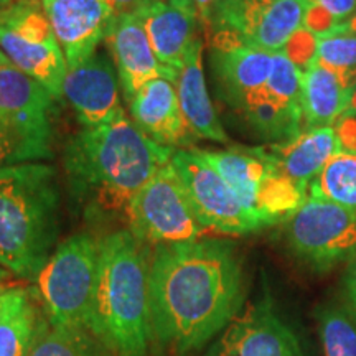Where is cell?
<instances>
[{"label":"cell","mask_w":356,"mask_h":356,"mask_svg":"<svg viewBox=\"0 0 356 356\" xmlns=\"http://www.w3.org/2000/svg\"><path fill=\"white\" fill-rule=\"evenodd\" d=\"M129 114L149 139L168 149H188L197 140L181 113L175 84L168 78L144 84L129 101Z\"/></svg>","instance_id":"cell-19"},{"label":"cell","mask_w":356,"mask_h":356,"mask_svg":"<svg viewBox=\"0 0 356 356\" xmlns=\"http://www.w3.org/2000/svg\"><path fill=\"white\" fill-rule=\"evenodd\" d=\"M55 97L37 79L12 65L0 66V121L25 136L53 145Z\"/></svg>","instance_id":"cell-17"},{"label":"cell","mask_w":356,"mask_h":356,"mask_svg":"<svg viewBox=\"0 0 356 356\" xmlns=\"http://www.w3.org/2000/svg\"><path fill=\"white\" fill-rule=\"evenodd\" d=\"M3 65H8V61H7V58L3 56V53L0 51V66H3Z\"/></svg>","instance_id":"cell-39"},{"label":"cell","mask_w":356,"mask_h":356,"mask_svg":"<svg viewBox=\"0 0 356 356\" xmlns=\"http://www.w3.org/2000/svg\"><path fill=\"white\" fill-rule=\"evenodd\" d=\"M118 70L106 51H96L83 63L66 70L63 97L83 127L111 121L124 111Z\"/></svg>","instance_id":"cell-16"},{"label":"cell","mask_w":356,"mask_h":356,"mask_svg":"<svg viewBox=\"0 0 356 356\" xmlns=\"http://www.w3.org/2000/svg\"><path fill=\"white\" fill-rule=\"evenodd\" d=\"M341 26H343L345 30H348V32H351V33H356V13L353 17H350V19L346 20L345 24H341Z\"/></svg>","instance_id":"cell-35"},{"label":"cell","mask_w":356,"mask_h":356,"mask_svg":"<svg viewBox=\"0 0 356 356\" xmlns=\"http://www.w3.org/2000/svg\"><path fill=\"white\" fill-rule=\"evenodd\" d=\"M50 157V144L25 136L0 121V172L20 163L42 162Z\"/></svg>","instance_id":"cell-29"},{"label":"cell","mask_w":356,"mask_h":356,"mask_svg":"<svg viewBox=\"0 0 356 356\" xmlns=\"http://www.w3.org/2000/svg\"><path fill=\"white\" fill-rule=\"evenodd\" d=\"M109 3H113V6L118 8V12H132V10H137L139 6L144 0H108Z\"/></svg>","instance_id":"cell-34"},{"label":"cell","mask_w":356,"mask_h":356,"mask_svg":"<svg viewBox=\"0 0 356 356\" xmlns=\"http://www.w3.org/2000/svg\"><path fill=\"white\" fill-rule=\"evenodd\" d=\"M305 13L304 0H220L208 29L211 37L280 53L304 29Z\"/></svg>","instance_id":"cell-9"},{"label":"cell","mask_w":356,"mask_h":356,"mask_svg":"<svg viewBox=\"0 0 356 356\" xmlns=\"http://www.w3.org/2000/svg\"><path fill=\"white\" fill-rule=\"evenodd\" d=\"M203 38L198 37L186 53L184 63L175 73V91L181 113L191 134L197 139L228 144L229 137L218 119L216 109L208 95L203 70Z\"/></svg>","instance_id":"cell-21"},{"label":"cell","mask_w":356,"mask_h":356,"mask_svg":"<svg viewBox=\"0 0 356 356\" xmlns=\"http://www.w3.org/2000/svg\"><path fill=\"white\" fill-rule=\"evenodd\" d=\"M0 275H2V273H0Z\"/></svg>","instance_id":"cell-41"},{"label":"cell","mask_w":356,"mask_h":356,"mask_svg":"<svg viewBox=\"0 0 356 356\" xmlns=\"http://www.w3.org/2000/svg\"><path fill=\"white\" fill-rule=\"evenodd\" d=\"M40 3L68 68L95 55L119 15L108 0H40Z\"/></svg>","instance_id":"cell-13"},{"label":"cell","mask_w":356,"mask_h":356,"mask_svg":"<svg viewBox=\"0 0 356 356\" xmlns=\"http://www.w3.org/2000/svg\"><path fill=\"white\" fill-rule=\"evenodd\" d=\"M304 2L307 10L322 13L337 25L345 24L356 13V0H304Z\"/></svg>","instance_id":"cell-30"},{"label":"cell","mask_w":356,"mask_h":356,"mask_svg":"<svg viewBox=\"0 0 356 356\" xmlns=\"http://www.w3.org/2000/svg\"><path fill=\"white\" fill-rule=\"evenodd\" d=\"M244 300L243 267L221 239L155 246L150 256V320L159 341L198 350L228 327Z\"/></svg>","instance_id":"cell-1"},{"label":"cell","mask_w":356,"mask_h":356,"mask_svg":"<svg viewBox=\"0 0 356 356\" xmlns=\"http://www.w3.org/2000/svg\"><path fill=\"white\" fill-rule=\"evenodd\" d=\"M309 197L356 211V155L338 152L310 181Z\"/></svg>","instance_id":"cell-26"},{"label":"cell","mask_w":356,"mask_h":356,"mask_svg":"<svg viewBox=\"0 0 356 356\" xmlns=\"http://www.w3.org/2000/svg\"><path fill=\"white\" fill-rule=\"evenodd\" d=\"M274 55L231 40L211 37V66L218 95L236 114L264 91L273 73Z\"/></svg>","instance_id":"cell-15"},{"label":"cell","mask_w":356,"mask_h":356,"mask_svg":"<svg viewBox=\"0 0 356 356\" xmlns=\"http://www.w3.org/2000/svg\"><path fill=\"white\" fill-rule=\"evenodd\" d=\"M284 221L291 251L315 269L356 259V211L309 197Z\"/></svg>","instance_id":"cell-10"},{"label":"cell","mask_w":356,"mask_h":356,"mask_svg":"<svg viewBox=\"0 0 356 356\" xmlns=\"http://www.w3.org/2000/svg\"><path fill=\"white\" fill-rule=\"evenodd\" d=\"M91 328L114 356H145L154 337L150 257L131 229L99 239Z\"/></svg>","instance_id":"cell-3"},{"label":"cell","mask_w":356,"mask_h":356,"mask_svg":"<svg viewBox=\"0 0 356 356\" xmlns=\"http://www.w3.org/2000/svg\"><path fill=\"white\" fill-rule=\"evenodd\" d=\"M333 127L337 131L340 152L356 155V114L353 111H346Z\"/></svg>","instance_id":"cell-31"},{"label":"cell","mask_w":356,"mask_h":356,"mask_svg":"<svg viewBox=\"0 0 356 356\" xmlns=\"http://www.w3.org/2000/svg\"><path fill=\"white\" fill-rule=\"evenodd\" d=\"M197 152L225 178L244 207L269 226L286 220L309 198L307 190L274 167L262 147L197 149Z\"/></svg>","instance_id":"cell-6"},{"label":"cell","mask_w":356,"mask_h":356,"mask_svg":"<svg viewBox=\"0 0 356 356\" xmlns=\"http://www.w3.org/2000/svg\"><path fill=\"white\" fill-rule=\"evenodd\" d=\"M168 149L145 136L122 111L111 121L83 127L65 147L63 165L71 193L106 213H124L160 168Z\"/></svg>","instance_id":"cell-2"},{"label":"cell","mask_w":356,"mask_h":356,"mask_svg":"<svg viewBox=\"0 0 356 356\" xmlns=\"http://www.w3.org/2000/svg\"><path fill=\"white\" fill-rule=\"evenodd\" d=\"M213 356H302L292 328L269 300L239 312L221 333Z\"/></svg>","instance_id":"cell-14"},{"label":"cell","mask_w":356,"mask_h":356,"mask_svg":"<svg viewBox=\"0 0 356 356\" xmlns=\"http://www.w3.org/2000/svg\"><path fill=\"white\" fill-rule=\"evenodd\" d=\"M267 159L289 180L309 191L310 181L340 152L335 127L302 131L286 142L262 145Z\"/></svg>","instance_id":"cell-22"},{"label":"cell","mask_w":356,"mask_h":356,"mask_svg":"<svg viewBox=\"0 0 356 356\" xmlns=\"http://www.w3.org/2000/svg\"><path fill=\"white\" fill-rule=\"evenodd\" d=\"M353 89L315 60L307 65L302 70L304 131L335 126L350 108Z\"/></svg>","instance_id":"cell-23"},{"label":"cell","mask_w":356,"mask_h":356,"mask_svg":"<svg viewBox=\"0 0 356 356\" xmlns=\"http://www.w3.org/2000/svg\"><path fill=\"white\" fill-rule=\"evenodd\" d=\"M42 323L30 293L7 289L0 300V356H29Z\"/></svg>","instance_id":"cell-24"},{"label":"cell","mask_w":356,"mask_h":356,"mask_svg":"<svg viewBox=\"0 0 356 356\" xmlns=\"http://www.w3.org/2000/svg\"><path fill=\"white\" fill-rule=\"evenodd\" d=\"M29 356H114L89 328H61L42 323Z\"/></svg>","instance_id":"cell-25"},{"label":"cell","mask_w":356,"mask_h":356,"mask_svg":"<svg viewBox=\"0 0 356 356\" xmlns=\"http://www.w3.org/2000/svg\"><path fill=\"white\" fill-rule=\"evenodd\" d=\"M58 177L43 162L0 172V266L35 280L58 234Z\"/></svg>","instance_id":"cell-4"},{"label":"cell","mask_w":356,"mask_h":356,"mask_svg":"<svg viewBox=\"0 0 356 356\" xmlns=\"http://www.w3.org/2000/svg\"><path fill=\"white\" fill-rule=\"evenodd\" d=\"M0 51L8 65L63 97L68 66L40 0H15L0 10Z\"/></svg>","instance_id":"cell-7"},{"label":"cell","mask_w":356,"mask_h":356,"mask_svg":"<svg viewBox=\"0 0 356 356\" xmlns=\"http://www.w3.org/2000/svg\"><path fill=\"white\" fill-rule=\"evenodd\" d=\"M350 111H353L356 114V84H355V89H353V96H351V102H350Z\"/></svg>","instance_id":"cell-36"},{"label":"cell","mask_w":356,"mask_h":356,"mask_svg":"<svg viewBox=\"0 0 356 356\" xmlns=\"http://www.w3.org/2000/svg\"><path fill=\"white\" fill-rule=\"evenodd\" d=\"M136 12L160 63L177 73L198 38L202 25L198 17L190 8L168 0H144Z\"/></svg>","instance_id":"cell-20"},{"label":"cell","mask_w":356,"mask_h":356,"mask_svg":"<svg viewBox=\"0 0 356 356\" xmlns=\"http://www.w3.org/2000/svg\"><path fill=\"white\" fill-rule=\"evenodd\" d=\"M239 115L257 136L270 144L293 139L304 131L302 70L286 51L275 53L273 73L264 91Z\"/></svg>","instance_id":"cell-12"},{"label":"cell","mask_w":356,"mask_h":356,"mask_svg":"<svg viewBox=\"0 0 356 356\" xmlns=\"http://www.w3.org/2000/svg\"><path fill=\"white\" fill-rule=\"evenodd\" d=\"M345 292L348 297L350 307L356 310V259L350 262L348 269L345 274Z\"/></svg>","instance_id":"cell-33"},{"label":"cell","mask_w":356,"mask_h":356,"mask_svg":"<svg viewBox=\"0 0 356 356\" xmlns=\"http://www.w3.org/2000/svg\"><path fill=\"white\" fill-rule=\"evenodd\" d=\"M323 356H356V310L353 307H327L318 317Z\"/></svg>","instance_id":"cell-28"},{"label":"cell","mask_w":356,"mask_h":356,"mask_svg":"<svg viewBox=\"0 0 356 356\" xmlns=\"http://www.w3.org/2000/svg\"><path fill=\"white\" fill-rule=\"evenodd\" d=\"M99 262V239L89 233L70 236L50 256L37 277L48 323L92 330Z\"/></svg>","instance_id":"cell-5"},{"label":"cell","mask_w":356,"mask_h":356,"mask_svg":"<svg viewBox=\"0 0 356 356\" xmlns=\"http://www.w3.org/2000/svg\"><path fill=\"white\" fill-rule=\"evenodd\" d=\"M315 61L330 70L346 84H356V33L338 25L327 35L317 37Z\"/></svg>","instance_id":"cell-27"},{"label":"cell","mask_w":356,"mask_h":356,"mask_svg":"<svg viewBox=\"0 0 356 356\" xmlns=\"http://www.w3.org/2000/svg\"><path fill=\"white\" fill-rule=\"evenodd\" d=\"M12 2H15V0H0V10H3V8L10 6Z\"/></svg>","instance_id":"cell-37"},{"label":"cell","mask_w":356,"mask_h":356,"mask_svg":"<svg viewBox=\"0 0 356 356\" xmlns=\"http://www.w3.org/2000/svg\"><path fill=\"white\" fill-rule=\"evenodd\" d=\"M172 165L180 177L193 211L203 228L221 234H248L269 226L236 197L225 178L197 152L178 149Z\"/></svg>","instance_id":"cell-11"},{"label":"cell","mask_w":356,"mask_h":356,"mask_svg":"<svg viewBox=\"0 0 356 356\" xmlns=\"http://www.w3.org/2000/svg\"><path fill=\"white\" fill-rule=\"evenodd\" d=\"M185 3L186 7H188L190 10L198 17L200 24L208 26L213 12H215L216 6L220 3V0H185Z\"/></svg>","instance_id":"cell-32"},{"label":"cell","mask_w":356,"mask_h":356,"mask_svg":"<svg viewBox=\"0 0 356 356\" xmlns=\"http://www.w3.org/2000/svg\"><path fill=\"white\" fill-rule=\"evenodd\" d=\"M126 218L131 233L154 246L197 241L207 231L195 215L172 162L160 168L134 197Z\"/></svg>","instance_id":"cell-8"},{"label":"cell","mask_w":356,"mask_h":356,"mask_svg":"<svg viewBox=\"0 0 356 356\" xmlns=\"http://www.w3.org/2000/svg\"><path fill=\"white\" fill-rule=\"evenodd\" d=\"M104 43L114 60L127 101H131L132 96L152 79H175V73L159 61L136 10L121 12L115 17Z\"/></svg>","instance_id":"cell-18"},{"label":"cell","mask_w":356,"mask_h":356,"mask_svg":"<svg viewBox=\"0 0 356 356\" xmlns=\"http://www.w3.org/2000/svg\"><path fill=\"white\" fill-rule=\"evenodd\" d=\"M0 277H2V275H0ZM6 291H7V287L3 286L2 282H0V300H2V297H3V293H6Z\"/></svg>","instance_id":"cell-38"},{"label":"cell","mask_w":356,"mask_h":356,"mask_svg":"<svg viewBox=\"0 0 356 356\" xmlns=\"http://www.w3.org/2000/svg\"><path fill=\"white\" fill-rule=\"evenodd\" d=\"M168 2H173V3H178V6H184V7H186L185 0H168ZM186 8H188V7H186Z\"/></svg>","instance_id":"cell-40"}]
</instances>
